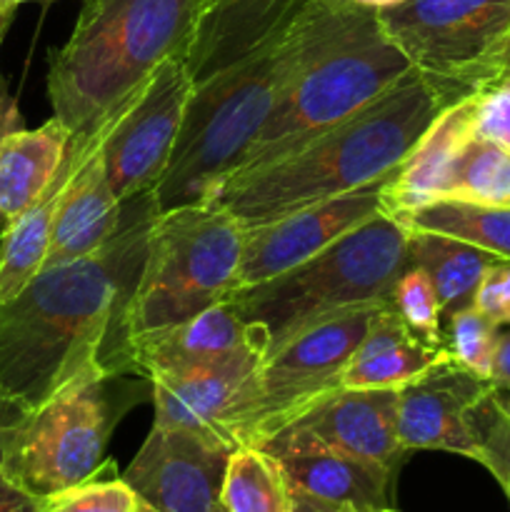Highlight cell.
<instances>
[{
	"label": "cell",
	"instance_id": "cell-1",
	"mask_svg": "<svg viewBox=\"0 0 510 512\" xmlns=\"http://www.w3.org/2000/svg\"><path fill=\"white\" fill-rule=\"evenodd\" d=\"M158 215L153 190L125 200L103 248L40 268L0 303V383L30 410L75 385L135 375L125 320Z\"/></svg>",
	"mask_w": 510,
	"mask_h": 512
},
{
	"label": "cell",
	"instance_id": "cell-40",
	"mask_svg": "<svg viewBox=\"0 0 510 512\" xmlns=\"http://www.w3.org/2000/svg\"><path fill=\"white\" fill-rule=\"evenodd\" d=\"M505 73H510V33H508V40H505L503 53H500V75Z\"/></svg>",
	"mask_w": 510,
	"mask_h": 512
},
{
	"label": "cell",
	"instance_id": "cell-21",
	"mask_svg": "<svg viewBox=\"0 0 510 512\" xmlns=\"http://www.w3.org/2000/svg\"><path fill=\"white\" fill-rule=\"evenodd\" d=\"M108 125L93 140L70 138L68 153H65L63 163H60L58 173L50 180L45 193L23 215H18L13 223L3 228V233H0V303L13 300L40 273L50 248V235H53V223L55 215H58L60 200H63L70 180L78 173V168L88 158L90 150L103 140Z\"/></svg>",
	"mask_w": 510,
	"mask_h": 512
},
{
	"label": "cell",
	"instance_id": "cell-10",
	"mask_svg": "<svg viewBox=\"0 0 510 512\" xmlns=\"http://www.w3.org/2000/svg\"><path fill=\"white\" fill-rule=\"evenodd\" d=\"M388 303L365 305L325 318L268 355L235 425V448L263 445L305 405L338 388L345 363Z\"/></svg>",
	"mask_w": 510,
	"mask_h": 512
},
{
	"label": "cell",
	"instance_id": "cell-9",
	"mask_svg": "<svg viewBox=\"0 0 510 512\" xmlns=\"http://www.w3.org/2000/svg\"><path fill=\"white\" fill-rule=\"evenodd\" d=\"M378 20L450 103L500 78L510 0H398L378 8Z\"/></svg>",
	"mask_w": 510,
	"mask_h": 512
},
{
	"label": "cell",
	"instance_id": "cell-35",
	"mask_svg": "<svg viewBox=\"0 0 510 512\" xmlns=\"http://www.w3.org/2000/svg\"><path fill=\"white\" fill-rule=\"evenodd\" d=\"M43 510V498H35L25 488L0 473V512H40Z\"/></svg>",
	"mask_w": 510,
	"mask_h": 512
},
{
	"label": "cell",
	"instance_id": "cell-16",
	"mask_svg": "<svg viewBox=\"0 0 510 512\" xmlns=\"http://www.w3.org/2000/svg\"><path fill=\"white\" fill-rule=\"evenodd\" d=\"M395 413L398 390L335 388L305 405L278 433L398 470L408 453L398 443Z\"/></svg>",
	"mask_w": 510,
	"mask_h": 512
},
{
	"label": "cell",
	"instance_id": "cell-25",
	"mask_svg": "<svg viewBox=\"0 0 510 512\" xmlns=\"http://www.w3.org/2000/svg\"><path fill=\"white\" fill-rule=\"evenodd\" d=\"M390 218L398 220L405 230L463 240L495 258L510 260V205L438 198Z\"/></svg>",
	"mask_w": 510,
	"mask_h": 512
},
{
	"label": "cell",
	"instance_id": "cell-15",
	"mask_svg": "<svg viewBox=\"0 0 510 512\" xmlns=\"http://www.w3.org/2000/svg\"><path fill=\"white\" fill-rule=\"evenodd\" d=\"M315 3L318 0H210L185 55L193 88L283 45Z\"/></svg>",
	"mask_w": 510,
	"mask_h": 512
},
{
	"label": "cell",
	"instance_id": "cell-45",
	"mask_svg": "<svg viewBox=\"0 0 510 512\" xmlns=\"http://www.w3.org/2000/svg\"><path fill=\"white\" fill-rule=\"evenodd\" d=\"M215 512H225V510H223V505H218V510H215Z\"/></svg>",
	"mask_w": 510,
	"mask_h": 512
},
{
	"label": "cell",
	"instance_id": "cell-33",
	"mask_svg": "<svg viewBox=\"0 0 510 512\" xmlns=\"http://www.w3.org/2000/svg\"><path fill=\"white\" fill-rule=\"evenodd\" d=\"M475 138L510 150V73L470 93Z\"/></svg>",
	"mask_w": 510,
	"mask_h": 512
},
{
	"label": "cell",
	"instance_id": "cell-42",
	"mask_svg": "<svg viewBox=\"0 0 510 512\" xmlns=\"http://www.w3.org/2000/svg\"><path fill=\"white\" fill-rule=\"evenodd\" d=\"M320 3H328V5H345V3H353V0H320Z\"/></svg>",
	"mask_w": 510,
	"mask_h": 512
},
{
	"label": "cell",
	"instance_id": "cell-32",
	"mask_svg": "<svg viewBox=\"0 0 510 512\" xmlns=\"http://www.w3.org/2000/svg\"><path fill=\"white\" fill-rule=\"evenodd\" d=\"M140 498L120 480H88L43 498L40 512H138Z\"/></svg>",
	"mask_w": 510,
	"mask_h": 512
},
{
	"label": "cell",
	"instance_id": "cell-13",
	"mask_svg": "<svg viewBox=\"0 0 510 512\" xmlns=\"http://www.w3.org/2000/svg\"><path fill=\"white\" fill-rule=\"evenodd\" d=\"M390 178L373 185L308 205L283 218L245 228L243 255L238 268V288L263 283L288 273L295 265L315 258L328 245L343 238L365 220L383 210V188Z\"/></svg>",
	"mask_w": 510,
	"mask_h": 512
},
{
	"label": "cell",
	"instance_id": "cell-28",
	"mask_svg": "<svg viewBox=\"0 0 510 512\" xmlns=\"http://www.w3.org/2000/svg\"><path fill=\"white\" fill-rule=\"evenodd\" d=\"M440 198L510 205V150L473 135L450 163Z\"/></svg>",
	"mask_w": 510,
	"mask_h": 512
},
{
	"label": "cell",
	"instance_id": "cell-2",
	"mask_svg": "<svg viewBox=\"0 0 510 512\" xmlns=\"http://www.w3.org/2000/svg\"><path fill=\"white\" fill-rule=\"evenodd\" d=\"M448 105L438 85L410 70L368 108L293 153L225 180L210 205L253 228L390 178Z\"/></svg>",
	"mask_w": 510,
	"mask_h": 512
},
{
	"label": "cell",
	"instance_id": "cell-8",
	"mask_svg": "<svg viewBox=\"0 0 510 512\" xmlns=\"http://www.w3.org/2000/svg\"><path fill=\"white\" fill-rule=\"evenodd\" d=\"M138 400L143 390L125 375L63 390L0 435V473L35 498L88 483L103 470L115 423Z\"/></svg>",
	"mask_w": 510,
	"mask_h": 512
},
{
	"label": "cell",
	"instance_id": "cell-24",
	"mask_svg": "<svg viewBox=\"0 0 510 512\" xmlns=\"http://www.w3.org/2000/svg\"><path fill=\"white\" fill-rule=\"evenodd\" d=\"M70 145V130L50 118L35 130H13L0 145V223L23 215L58 173Z\"/></svg>",
	"mask_w": 510,
	"mask_h": 512
},
{
	"label": "cell",
	"instance_id": "cell-17",
	"mask_svg": "<svg viewBox=\"0 0 510 512\" xmlns=\"http://www.w3.org/2000/svg\"><path fill=\"white\" fill-rule=\"evenodd\" d=\"M263 353L150 378L155 425H178L223 440L235 450V425L250 398Z\"/></svg>",
	"mask_w": 510,
	"mask_h": 512
},
{
	"label": "cell",
	"instance_id": "cell-26",
	"mask_svg": "<svg viewBox=\"0 0 510 512\" xmlns=\"http://www.w3.org/2000/svg\"><path fill=\"white\" fill-rule=\"evenodd\" d=\"M408 255L410 265L423 268L433 280L443 305V320L455 310L473 305L485 270L498 260L463 240L418 230H408Z\"/></svg>",
	"mask_w": 510,
	"mask_h": 512
},
{
	"label": "cell",
	"instance_id": "cell-43",
	"mask_svg": "<svg viewBox=\"0 0 510 512\" xmlns=\"http://www.w3.org/2000/svg\"><path fill=\"white\" fill-rule=\"evenodd\" d=\"M138 512H158V510H153V508H150V505L140 503V508H138Z\"/></svg>",
	"mask_w": 510,
	"mask_h": 512
},
{
	"label": "cell",
	"instance_id": "cell-22",
	"mask_svg": "<svg viewBox=\"0 0 510 512\" xmlns=\"http://www.w3.org/2000/svg\"><path fill=\"white\" fill-rule=\"evenodd\" d=\"M445 360H450L448 350L428 345L410 333L393 305H388L380 310L365 338L345 363L338 388L400 390Z\"/></svg>",
	"mask_w": 510,
	"mask_h": 512
},
{
	"label": "cell",
	"instance_id": "cell-11",
	"mask_svg": "<svg viewBox=\"0 0 510 512\" xmlns=\"http://www.w3.org/2000/svg\"><path fill=\"white\" fill-rule=\"evenodd\" d=\"M193 95L185 63L170 58L155 68L138 98L110 123L103 165L120 203L148 193L163 178Z\"/></svg>",
	"mask_w": 510,
	"mask_h": 512
},
{
	"label": "cell",
	"instance_id": "cell-34",
	"mask_svg": "<svg viewBox=\"0 0 510 512\" xmlns=\"http://www.w3.org/2000/svg\"><path fill=\"white\" fill-rule=\"evenodd\" d=\"M473 308L483 313L490 323H510V260L498 258L480 280L475 290Z\"/></svg>",
	"mask_w": 510,
	"mask_h": 512
},
{
	"label": "cell",
	"instance_id": "cell-5",
	"mask_svg": "<svg viewBox=\"0 0 510 512\" xmlns=\"http://www.w3.org/2000/svg\"><path fill=\"white\" fill-rule=\"evenodd\" d=\"M410 70L413 65L403 50L385 35L378 10L358 3L330 5L318 45L280 90L268 120L233 175L293 153L368 108Z\"/></svg>",
	"mask_w": 510,
	"mask_h": 512
},
{
	"label": "cell",
	"instance_id": "cell-37",
	"mask_svg": "<svg viewBox=\"0 0 510 512\" xmlns=\"http://www.w3.org/2000/svg\"><path fill=\"white\" fill-rule=\"evenodd\" d=\"M0 45H3V38H0ZM20 128H23V115H20L18 103H15V98L10 95L8 80H5L3 70H0V145H3V140L8 138L13 130ZM0 228H3V223H0Z\"/></svg>",
	"mask_w": 510,
	"mask_h": 512
},
{
	"label": "cell",
	"instance_id": "cell-18",
	"mask_svg": "<svg viewBox=\"0 0 510 512\" xmlns=\"http://www.w3.org/2000/svg\"><path fill=\"white\" fill-rule=\"evenodd\" d=\"M258 448L278 460L290 490L353 512H380L390 508L388 490L395 470L353 455L335 453L323 445L285 433L273 435Z\"/></svg>",
	"mask_w": 510,
	"mask_h": 512
},
{
	"label": "cell",
	"instance_id": "cell-7",
	"mask_svg": "<svg viewBox=\"0 0 510 512\" xmlns=\"http://www.w3.org/2000/svg\"><path fill=\"white\" fill-rule=\"evenodd\" d=\"M245 228L215 205L160 213L150 228L138 288L128 305L130 353L238 290Z\"/></svg>",
	"mask_w": 510,
	"mask_h": 512
},
{
	"label": "cell",
	"instance_id": "cell-44",
	"mask_svg": "<svg viewBox=\"0 0 510 512\" xmlns=\"http://www.w3.org/2000/svg\"><path fill=\"white\" fill-rule=\"evenodd\" d=\"M503 405H505V410H508V415H510V398H503Z\"/></svg>",
	"mask_w": 510,
	"mask_h": 512
},
{
	"label": "cell",
	"instance_id": "cell-38",
	"mask_svg": "<svg viewBox=\"0 0 510 512\" xmlns=\"http://www.w3.org/2000/svg\"><path fill=\"white\" fill-rule=\"evenodd\" d=\"M28 413V405H25L23 400L15 398V395H10L8 390L3 388V383H0V435L8 428H13L15 423H20Z\"/></svg>",
	"mask_w": 510,
	"mask_h": 512
},
{
	"label": "cell",
	"instance_id": "cell-14",
	"mask_svg": "<svg viewBox=\"0 0 510 512\" xmlns=\"http://www.w3.org/2000/svg\"><path fill=\"white\" fill-rule=\"evenodd\" d=\"M493 380H485L453 360L430 368L423 378L398 390L395 433L405 453L410 450H445L483 465L470 410L495 393Z\"/></svg>",
	"mask_w": 510,
	"mask_h": 512
},
{
	"label": "cell",
	"instance_id": "cell-27",
	"mask_svg": "<svg viewBox=\"0 0 510 512\" xmlns=\"http://www.w3.org/2000/svg\"><path fill=\"white\" fill-rule=\"evenodd\" d=\"M220 505L225 512H293V490L273 455L243 445L228 460Z\"/></svg>",
	"mask_w": 510,
	"mask_h": 512
},
{
	"label": "cell",
	"instance_id": "cell-36",
	"mask_svg": "<svg viewBox=\"0 0 510 512\" xmlns=\"http://www.w3.org/2000/svg\"><path fill=\"white\" fill-rule=\"evenodd\" d=\"M493 383L503 398H510V323L498 325V343H495Z\"/></svg>",
	"mask_w": 510,
	"mask_h": 512
},
{
	"label": "cell",
	"instance_id": "cell-30",
	"mask_svg": "<svg viewBox=\"0 0 510 512\" xmlns=\"http://www.w3.org/2000/svg\"><path fill=\"white\" fill-rule=\"evenodd\" d=\"M390 305L410 328V333L418 335L428 345H443V305H440L438 290H435L433 280L418 265H410L403 270L398 280H395L393 290H390Z\"/></svg>",
	"mask_w": 510,
	"mask_h": 512
},
{
	"label": "cell",
	"instance_id": "cell-23",
	"mask_svg": "<svg viewBox=\"0 0 510 512\" xmlns=\"http://www.w3.org/2000/svg\"><path fill=\"white\" fill-rule=\"evenodd\" d=\"M473 135V98L465 95L440 110L408 158L393 170L383 188L385 213L398 215L438 200L450 163Z\"/></svg>",
	"mask_w": 510,
	"mask_h": 512
},
{
	"label": "cell",
	"instance_id": "cell-41",
	"mask_svg": "<svg viewBox=\"0 0 510 512\" xmlns=\"http://www.w3.org/2000/svg\"><path fill=\"white\" fill-rule=\"evenodd\" d=\"M353 3L378 10V8H385V5H390V3H398V0H353Z\"/></svg>",
	"mask_w": 510,
	"mask_h": 512
},
{
	"label": "cell",
	"instance_id": "cell-6",
	"mask_svg": "<svg viewBox=\"0 0 510 512\" xmlns=\"http://www.w3.org/2000/svg\"><path fill=\"white\" fill-rule=\"evenodd\" d=\"M408 268V230L388 213H378L315 258L238 288L228 300L245 323L263 330L268 358L320 320L388 303L395 280Z\"/></svg>",
	"mask_w": 510,
	"mask_h": 512
},
{
	"label": "cell",
	"instance_id": "cell-39",
	"mask_svg": "<svg viewBox=\"0 0 510 512\" xmlns=\"http://www.w3.org/2000/svg\"><path fill=\"white\" fill-rule=\"evenodd\" d=\"M293 512H345V508H338V505H330L325 500L313 498V495L293 490Z\"/></svg>",
	"mask_w": 510,
	"mask_h": 512
},
{
	"label": "cell",
	"instance_id": "cell-3",
	"mask_svg": "<svg viewBox=\"0 0 510 512\" xmlns=\"http://www.w3.org/2000/svg\"><path fill=\"white\" fill-rule=\"evenodd\" d=\"M210 0H83L73 33L50 53L53 115L73 140H93L118 118L160 63H185Z\"/></svg>",
	"mask_w": 510,
	"mask_h": 512
},
{
	"label": "cell",
	"instance_id": "cell-47",
	"mask_svg": "<svg viewBox=\"0 0 510 512\" xmlns=\"http://www.w3.org/2000/svg\"><path fill=\"white\" fill-rule=\"evenodd\" d=\"M345 512H353V510H345Z\"/></svg>",
	"mask_w": 510,
	"mask_h": 512
},
{
	"label": "cell",
	"instance_id": "cell-48",
	"mask_svg": "<svg viewBox=\"0 0 510 512\" xmlns=\"http://www.w3.org/2000/svg\"><path fill=\"white\" fill-rule=\"evenodd\" d=\"M0 38H5V35H0Z\"/></svg>",
	"mask_w": 510,
	"mask_h": 512
},
{
	"label": "cell",
	"instance_id": "cell-46",
	"mask_svg": "<svg viewBox=\"0 0 510 512\" xmlns=\"http://www.w3.org/2000/svg\"><path fill=\"white\" fill-rule=\"evenodd\" d=\"M380 512H395V510H390V508H388V510H380Z\"/></svg>",
	"mask_w": 510,
	"mask_h": 512
},
{
	"label": "cell",
	"instance_id": "cell-12",
	"mask_svg": "<svg viewBox=\"0 0 510 512\" xmlns=\"http://www.w3.org/2000/svg\"><path fill=\"white\" fill-rule=\"evenodd\" d=\"M233 448L178 425L150 428L123 480L158 512H215Z\"/></svg>",
	"mask_w": 510,
	"mask_h": 512
},
{
	"label": "cell",
	"instance_id": "cell-31",
	"mask_svg": "<svg viewBox=\"0 0 510 512\" xmlns=\"http://www.w3.org/2000/svg\"><path fill=\"white\" fill-rule=\"evenodd\" d=\"M470 423L483 448V465L495 475L510 500V415L503 405V395L495 390L475 405L470 410Z\"/></svg>",
	"mask_w": 510,
	"mask_h": 512
},
{
	"label": "cell",
	"instance_id": "cell-4",
	"mask_svg": "<svg viewBox=\"0 0 510 512\" xmlns=\"http://www.w3.org/2000/svg\"><path fill=\"white\" fill-rule=\"evenodd\" d=\"M328 8L318 0L283 45L193 88L170 163L153 188L158 213L210 205L243 163L280 90L318 45Z\"/></svg>",
	"mask_w": 510,
	"mask_h": 512
},
{
	"label": "cell",
	"instance_id": "cell-29",
	"mask_svg": "<svg viewBox=\"0 0 510 512\" xmlns=\"http://www.w3.org/2000/svg\"><path fill=\"white\" fill-rule=\"evenodd\" d=\"M495 343L498 325L490 323L473 305L455 310L443 320V345L450 360L485 380H493Z\"/></svg>",
	"mask_w": 510,
	"mask_h": 512
},
{
	"label": "cell",
	"instance_id": "cell-20",
	"mask_svg": "<svg viewBox=\"0 0 510 512\" xmlns=\"http://www.w3.org/2000/svg\"><path fill=\"white\" fill-rule=\"evenodd\" d=\"M120 210L123 203L115 198L105 175L103 140H100L83 160L60 200L43 268L70 263L103 248L118 230Z\"/></svg>",
	"mask_w": 510,
	"mask_h": 512
},
{
	"label": "cell",
	"instance_id": "cell-19",
	"mask_svg": "<svg viewBox=\"0 0 510 512\" xmlns=\"http://www.w3.org/2000/svg\"><path fill=\"white\" fill-rule=\"evenodd\" d=\"M248 353H268L263 330L245 323L230 300H225L165 333L135 340L133 373L150 380Z\"/></svg>",
	"mask_w": 510,
	"mask_h": 512
}]
</instances>
